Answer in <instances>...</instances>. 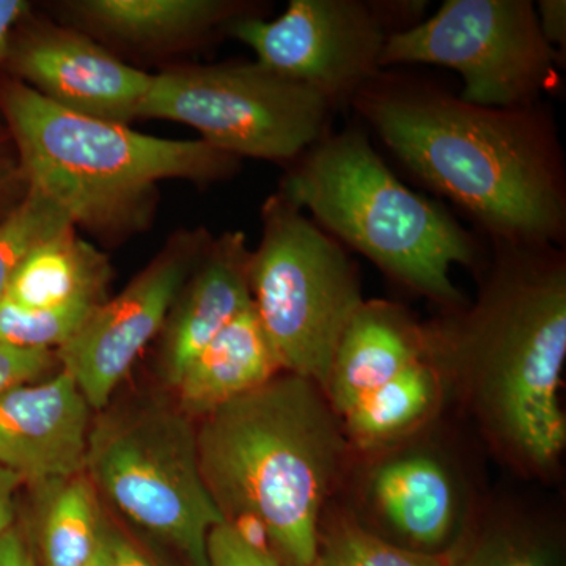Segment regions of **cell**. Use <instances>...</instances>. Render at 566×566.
Listing matches in <instances>:
<instances>
[{
  "label": "cell",
  "mask_w": 566,
  "mask_h": 566,
  "mask_svg": "<svg viewBox=\"0 0 566 566\" xmlns=\"http://www.w3.org/2000/svg\"><path fill=\"white\" fill-rule=\"evenodd\" d=\"M279 370L281 365L252 304L193 357L174 387L181 411L203 417L266 385Z\"/></svg>",
  "instance_id": "cell-16"
},
{
  "label": "cell",
  "mask_w": 566,
  "mask_h": 566,
  "mask_svg": "<svg viewBox=\"0 0 566 566\" xmlns=\"http://www.w3.org/2000/svg\"><path fill=\"white\" fill-rule=\"evenodd\" d=\"M439 390L441 365L431 348L392 381L357 401L340 419L357 444H381L422 422L434 408Z\"/></svg>",
  "instance_id": "cell-20"
},
{
  "label": "cell",
  "mask_w": 566,
  "mask_h": 566,
  "mask_svg": "<svg viewBox=\"0 0 566 566\" xmlns=\"http://www.w3.org/2000/svg\"><path fill=\"white\" fill-rule=\"evenodd\" d=\"M326 395L301 376L219 406L197 428L200 469L227 523L263 527L283 566H312L345 442Z\"/></svg>",
  "instance_id": "cell-3"
},
{
  "label": "cell",
  "mask_w": 566,
  "mask_h": 566,
  "mask_svg": "<svg viewBox=\"0 0 566 566\" xmlns=\"http://www.w3.org/2000/svg\"><path fill=\"white\" fill-rule=\"evenodd\" d=\"M85 472L142 531L189 566H208V538L227 521L205 483L191 417L161 405L102 417Z\"/></svg>",
  "instance_id": "cell-7"
},
{
  "label": "cell",
  "mask_w": 566,
  "mask_h": 566,
  "mask_svg": "<svg viewBox=\"0 0 566 566\" xmlns=\"http://www.w3.org/2000/svg\"><path fill=\"white\" fill-rule=\"evenodd\" d=\"M98 305L73 304L54 308H22L0 303V342L25 349L61 348L81 329Z\"/></svg>",
  "instance_id": "cell-24"
},
{
  "label": "cell",
  "mask_w": 566,
  "mask_h": 566,
  "mask_svg": "<svg viewBox=\"0 0 566 566\" xmlns=\"http://www.w3.org/2000/svg\"><path fill=\"white\" fill-rule=\"evenodd\" d=\"M494 268L464 318L427 329L439 365L469 385L485 423L538 468L566 444V262L556 244L494 243Z\"/></svg>",
  "instance_id": "cell-2"
},
{
  "label": "cell",
  "mask_w": 566,
  "mask_h": 566,
  "mask_svg": "<svg viewBox=\"0 0 566 566\" xmlns=\"http://www.w3.org/2000/svg\"><path fill=\"white\" fill-rule=\"evenodd\" d=\"M95 566H159L137 543L118 528L104 524Z\"/></svg>",
  "instance_id": "cell-28"
},
{
  "label": "cell",
  "mask_w": 566,
  "mask_h": 566,
  "mask_svg": "<svg viewBox=\"0 0 566 566\" xmlns=\"http://www.w3.org/2000/svg\"><path fill=\"white\" fill-rule=\"evenodd\" d=\"M40 524L41 566H95L104 520L91 480L57 483Z\"/></svg>",
  "instance_id": "cell-21"
},
{
  "label": "cell",
  "mask_w": 566,
  "mask_h": 566,
  "mask_svg": "<svg viewBox=\"0 0 566 566\" xmlns=\"http://www.w3.org/2000/svg\"><path fill=\"white\" fill-rule=\"evenodd\" d=\"M208 566H283L273 551L249 545L232 524L212 528L208 538Z\"/></svg>",
  "instance_id": "cell-25"
},
{
  "label": "cell",
  "mask_w": 566,
  "mask_h": 566,
  "mask_svg": "<svg viewBox=\"0 0 566 566\" xmlns=\"http://www.w3.org/2000/svg\"><path fill=\"white\" fill-rule=\"evenodd\" d=\"M312 566H455L446 553H424L395 546L354 524H342L318 542Z\"/></svg>",
  "instance_id": "cell-23"
},
{
  "label": "cell",
  "mask_w": 566,
  "mask_h": 566,
  "mask_svg": "<svg viewBox=\"0 0 566 566\" xmlns=\"http://www.w3.org/2000/svg\"><path fill=\"white\" fill-rule=\"evenodd\" d=\"M333 104L259 63L180 66L153 76L137 118L191 126L234 158L292 161L329 134Z\"/></svg>",
  "instance_id": "cell-8"
},
{
  "label": "cell",
  "mask_w": 566,
  "mask_h": 566,
  "mask_svg": "<svg viewBox=\"0 0 566 566\" xmlns=\"http://www.w3.org/2000/svg\"><path fill=\"white\" fill-rule=\"evenodd\" d=\"M371 495L400 534L424 547L442 545L455 521V494L444 468L427 455L395 458L379 465Z\"/></svg>",
  "instance_id": "cell-19"
},
{
  "label": "cell",
  "mask_w": 566,
  "mask_h": 566,
  "mask_svg": "<svg viewBox=\"0 0 566 566\" xmlns=\"http://www.w3.org/2000/svg\"><path fill=\"white\" fill-rule=\"evenodd\" d=\"M392 7L363 0H292L275 20L238 17L229 32L279 76L301 82L334 109L382 73Z\"/></svg>",
  "instance_id": "cell-10"
},
{
  "label": "cell",
  "mask_w": 566,
  "mask_h": 566,
  "mask_svg": "<svg viewBox=\"0 0 566 566\" xmlns=\"http://www.w3.org/2000/svg\"><path fill=\"white\" fill-rule=\"evenodd\" d=\"M415 63L457 71L465 103L513 109L538 103L560 62L532 0H447L433 17L387 39L382 71Z\"/></svg>",
  "instance_id": "cell-9"
},
{
  "label": "cell",
  "mask_w": 566,
  "mask_h": 566,
  "mask_svg": "<svg viewBox=\"0 0 566 566\" xmlns=\"http://www.w3.org/2000/svg\"><path fill=\"white\" fill-rule=\"evenodd\" d=\"M0 566H39L31 545L17 526L0 538Z\"/></svg>",
  "instance_id": "cell-32"
},
{
  "label": "cell",
  "mask_w": 566,
  "mask_h": 566,
  "mask_svg": "<svg viewBox=\"0 0 566 566\" xmlns=\"http://www.w3.org/2000/svg\"><path fill=\"white\" fill-rule=\"evenodd\" d=\"M92 31L128 46L169 48L211 32L238 18L240 7L226 0H81L70 3Z\"/></svg>",
  "instance_id": "cell-17"
},
{
  "label": "cell",
  "mask_w": 566,
  "mask_h": 566,
  "mask_svg": "<svg viewBox=\"0 0 566 566\" xmlns=\"http://www.w3.org/2000/svg\"><path fill=\"white\" fill-rule=\"evenodd\" d=\"M262 219L249 259L253 308L282 370L324 392L342 335L364 304L359 274L342 244L281 192Z\"/></svg>",
  "instance_id": "cell-6"
},
{
  "label": "cell",
  "mask_w": 566,
  "mask_h": 566,
  "mask_svg": "<svg viewBox=\"0 0 566 566\" xmlns=\"http://www.w3.org/2000/svg\"><path fill=\"white\" fill-rule=\"evenodd\" d=\"M352 106L417 178L469 212L493 243L564 240V159L538 103L475 106L382 71Z\"/></svg>",
  "instance_id": "cell-1"
},
{
  "label": "cell",
  "mask_w": 566,
  "mask_h": 566,
  "mask_svg": "<svg viewBox=\"0 0 566 566\" xmlns=\"http://www.w3.org/2000/svg\"><path fill=\"white\" fill-rule=\"evenodd\" d=\"M9 61L20 82L48 102L125 125L137 118L153 81L91 36L59 25H40L13 40Z\"/></svg>",
  "instance_id": "cell-12"
},
{
  "label": "cell",
  "mask_w": 566,
  "mask_h": 566,
  "mask_svg": "<svg viewBox=\"0 0 566 566\" xmlns=\"http://www.w3.org/2000/svg\"><path fill=\"white\" fill-rule=\"evenodd\" d=\"M427 329L403 308L364 301L331 365L324 395L338 417L430 353Z\"/></svg>",
  "instance_id": "cell-15"
},
{
  "label": "cell",
  "mask_w": 566,
  "mask_h": 566,
  "mask_svg": "<svg viewBox=\"0 0 566 566\" xmlns=\"http://www.w3.org/2000/svg\"><path fill=\"white\" fill-rule=\"evenodd\" d=\"M52 352L25 349L0 342V394L11 387L32 382L50 370Z\"/></svg>",
  "instance_id": "cell-27"
},
{
  "label": "cell",
  "mask_w": 566,
  "mask_h": 566,
  "mask_svg": "<svg viewBox=\"0 0 566 566\" xmlns=\"http://www.w3.org/2000/svg\"><path fill=\"white\" fill-rule=\"evenodd\" d=\"M106 256L74 232V226L36 245L20 264L3 300L22 308H54L106 301Z\"/></svg>",
  "instance_id": "cell-18"
},
{
  "label": "cell",
  "mask_w": 566,
  "mask_h": 566,
  "mask_svg": "<svg viewBox=\"0 0 566 566\" xmlns=\"http://www.w3.org/2000/svg\"><path fill=\"white\" fill-rule=\"evenodd\" d=\"M539 29L547 43L557 51L566 44V2L565 0H542L536 7ZM558 52V51H557Z\"/></svg>",
  "instance_id": "cell-29"
},
{
  "label": "cell",
  "mask_w": 566,
  "mask_h": 566,
  "mask_svg": "<svg viewBox=\"0 0 566 566\" xmlns=\"http://www.w3.org/2000/svg\"><path fill=\"white\" fill-rule=\"evenodd\" d=\"M283 178L281 193L382 273L447 305L464 303L450 273L476 245L444 207L395 177L360 129L327 134Z\"/></svg>",
  "instance_id": "cell-5"
},
{
  "label": "cell",
  "mask_w": 566,
  "mask_h": 566,
  "mask_svg": "<svg viewBox=\"0 0 566 566\" xmlns=\"http://www.w3.org/2000/svg\"><path fill=\"white\" fill-rule=\"evenodd\" d=\"M31 10V3L24 0H0V65L9 61L13 33Z\"/></svg>",
  "instance_id": "cell-30"
},
{
  "label": "cell",
  "mask_w": 566,
  "mask_h": 566,
  "mask_svg": "<svg viewBox=\"0 0 566 566\" xmlns=\"http://www.w3.org/2000/svg\"><path fill=\"white\" fill-rule=\"evenodd\" d=\"M24 485L20 475L0 464V538L14 527L17 493Z\"/></svg>",
  "instance_id": "cell-31"
},
{
  "label": "cell",
  "mask_w": 566,
  "mask_h": 566,
  "mask_svg": "<svg viewBox=\"0 0 566 566\" xmlns=\"http://www.w3.org/2000/svg\"><path fill=\"white\" fill-rule=\"evenodd\" d=\"M20 151L28 189L104 234L140 229L163 180L210 182L238 169V158L199 140L134 132L125 123L63 109L22 82L0 95Z\"/></svg>",
  "instance_id": "cell-4"
},
{
  "label": "cell",
  "mask_w": 566,
  "mask_h": 566,
  "mask_svg": "<svg viewBox=\"0 0 566 566\" xmlns=\"http://www.w3.org/2000/svg\"><path fill=\"white\" fill-rule=\"evenodd\" d=\"M245 234L227 232L211 240L163 327V374L170 386L205 346L252 305Z\"/></svg>",
  "instance_id": "cell-14"
},
{
  "label": "cell",
  "mask_w": 566,
  "mask_h": 566,
  "mask_svg": "<svg viewBox=\"0 0 566 566\" xmlns=\"http://www.w3.org/2000/svg\"><path fill=\"white\" fill-rule=\"evenodd\" d=\"M211 237L202 230L175 234L163 252L118 296L99 304L57 349L92 409L109 405L142 349L161 333L170 308Z\"/></svg>",
  "instance_id": "cell-11"
},
{
  "label": "cell",
  "mask_w": 566,
  "mask_h": 566,
  "mask_svg": "<svg viewBox=\"0 0 566 566\" xmlns=\"http://www.w3.org/2000/svg\"><path fill=\"white\" fill-rule=\"evenodd\" d=\"M73 226L59 205L28 189L25 199L0 222V303L25 256L43 241Z\"/></svg>",
  "instance_id": "cell-22"
},
{
  "label": "cell",
  "mask_w": 566,
  "mask_h": 566,
  "mask_svg": "<svg viewBox=\"0 0 566 566\" xmlns=\"http://www.w3.org/2000/svg\"><path fill=\"white\" fill-rule=\"evenodd\" d=\"M455 566H554L538 547L509 538H495L475 549Z\"/></svg>",
  "instance_id": "cell-26"
},
{
  "label": "cell",
  "mask_w": 566,
  "mask_h": 566,
  "mask_svg": "<svg viewBox=\"0 0 566 566\" xmlns=\"http://www.w3.org/2000/svg\"><path fill=\"white\" fill-rule=\"evenodd\" d=\"M92 406L73 376L0 394V464L22 482L48 488L85 474Z\"/></svg>",
  "instance_id": "cell-13"
}]
</instances>
